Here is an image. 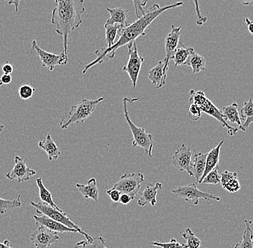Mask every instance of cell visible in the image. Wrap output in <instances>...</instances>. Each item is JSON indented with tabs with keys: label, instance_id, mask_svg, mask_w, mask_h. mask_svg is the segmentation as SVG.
I'll list each match as a JSON object with an SVG mask.
<instances>
[{
	"label": "cell",
	"instance_id": "cell-48",
	"mask_svg": "<svg viewBox=\"0 0 253 248\" xmlns=\"http://www.w3.org/2000/svg\"><path fill=\"white\" fill-rule=\"evenodd\" d=\"M1 85H2V83H1V81H0V86ZM4 125L1 124V123H0V133H1L4 131Z\"/></svg>",
	"mask_w": 253,
	"mask_h": 248
},
{
	"label": "cell",
	"instance_id": "cell-24",
	"mask_svg": "<svg viewBox=\"0 0 253 248\" xmlns=\"http://www.w3.org/2000/svg\"><path fill=\"white\" fill-rule=\"evenodd\" d=\"M194 52L195 51L193 47H186L181 42H179V44L171 58L175 67L185 66L190 55Z\"/></svg>",
	"mask_w": 253,
	"mask_h": 248
},
{
	"label": "cell",
	"instance_id": "cell-28",
	"mask_svg": "<svg viewBox=\"0 0 253 248\" xmlns=\"http://www.w3.org/2000/svg\"><path fill=\"white\" fill-rule=\"evenodd\" d=\"M36 183H37L38 187H39V196L41 201L44 202V203L47 204V205H50V206L55 208V209L62 210L60 209V208L57 206L55 202L53 201L51 193L47 190L45 186H44L43 183H42V178L39 177L36 178Z\"/></svg>",
	"mask_w": 253,
	"mask_h": 248
},
{
	"label": "cell",
	"instance_id": "cell-35",
	"mask_svg": "<svg viewBox=\"0 0 253 248\" xmlns=\"http://www.w3.org/2000/svg\"><path fill=\"white\" fill-rule=\"evenodd\" d=\"M240 117L242 119L245 120L248 118H253V99H250L246 101L240 110Z\"/></svg>",
	"mask_w": 253,
	"mask_h": 248
},
{
	"label": "cell",
	"instance_id": "cell-43",
	"mask_svg": "<svg viewBox=\"0 0 253 248\" xmlns=\"http://www.w3.org/2000/svg\"><path fill=\"white\" fill-rule=\"evenodd\" d=\"M0 81L2 83V85L9 84V83L12 82V76H11V75H9V74H3L0 77Z\"/></svg>",
	"mask_w": 253,
	"mask_h": 248
},
{
	"label": "cell",
	"instance_id": "cell-26",
	"mask_svg": "<svg viewBox=\"0 0 253 248\" xmlns=\"http://www.w3.org/2000/svg\"><path fill=\"white\" fill-rule=\"evenodd\" d=\"M206 64L207 61L205 58L194 52L190 55L185 66H189L192 69L193 73L198 74L206 71Z\"/></svg>",
	"mask_w": 253,
	"mask_h": 248
},
{
	"label": "cell",
	"instance_id": "cell-34",
	"mask_svg": "<svg viewBox=\"0 0 253 248\" xmlns=\"http://www.w3.org/2000/svg\"><path fill=\"white\" fill-rule=\"evenodd\" d=\"M150 246H156L161 248H186L185 244L177 242L175 238H172L169 243H161L159 241H153L150 243Z\"/></svg>",
	"mask_w": 253,
	"mask_h": 248
},
{
	"label": "cell",
	"instance_id": "cell-8",
	"mask_svg": "<svg viewBox=\"0 0 253 248\" xmlns=\"http://www.w3.org/2000/svg\"><path fill=\"white\" fill-rule=\"evenodd\" d=\"M172 193L180 198L183 199L185 201L192 202L193 205H198L199 200H204L210 202V200L220 201V197L213 195L207 192H202L198 189L195 183L188 184L186 186H178L171 191Z\"/></svg>",
	"mask_w": 253,
	"mask_h": 248
},
{
	"label": "cell",
	"instance_id": "cell-4",
	"mask_svg": "<svg viewBox=\"0 0 253 248\" xmlns=\"http://www.w3.org/2000/svg\"><path fill=\"white\" fill-rule=\"evenodd\" d=\"M138 100H140V98H136V99L125 98L123 99L125 118H126L128 126H129L131 132H132V137H133L132 146L134 147L139 146V147L142 148L145 151V153H147L148 155L151 158L153 157V142H154V137H153V134L145 132V129L144 128H140L136 126L131 121L129 114H128L127 104L129 103V104H132V103Z\"/></svg>",
	"mask_w": 253,
	"mask_h": 248
},
{
	"label": "cell",
	"instance_id": "cell-3",
	"mask_svg": "<svg viewBox=\"0 0 253 248\" xmlns=\"http://www.w3.org/2000/svg\"><path fill=\"white\" fill-rule=\"evenodd\" d=\"M189 94V101L191 104L197 105L200 108L202 113L213 117L218 122H219L223 128H226L229 137H233V136L236 135L239 129L237 128L229 126L220 110L216 108V106L210 99H207L203 91H196L195 90L192 89L190 91Z\"/></svg>",
	"mask_w": 253,
	"mask_h": 248
},
{
	"label": "cell",
	"instance_id": "cell-40",
	"mask_svg": "<svg viewBox=\"0 0 253 248\" xmlns=\"http://www.w3.org/2000/svg\"><path fill=\"white\" fill-rule=\"evenodd\" d=\"M107 194L110 197L111 200L114 202H119L121 192H119L118 189L111 188L107 191Z\"/></svg>",
	"mask_w": 253,
	"mask_h": 248
},
{
	"label": "cell",
	"instance_id": "cell-6",
	"mask_svg": "<svg viewBox=\"0 0 253 248\" xmlns=\"http://www.w3.org/2000/svg\"><path fill=\"white\" fill-rule=\"evenodd\" d=\"M31 205L36 208V213H39V214L46 215L47 217L57 221V222L63 224V225L69 227V228L77 230L79 234L85 237V238H86V241L88 242H92L94 241V238H93L91 235L85 233L79 225H77V224L74 223L73 221H71V219L68 217L67 213H64L62 210L55 209V208H52L50 205H47V204L42 202H39V203L31 202Z\"/></svg>",
	"mask_w": 253,
	"mask_h": 248
},
{
	"label": "cell",
	"instance_id": "cell-38",
	"mask_svg": "<svg viewBox=\"0 0 253 248\" xmlns=\"http://www.w3.org/2000/svg\"><path fill=\"white\" fill-rule=\"evenodd\" d=\"M202 114V112L200 108L196 104H191L189 108V113H188V116H189L190 120L193 121H197L200 119Z\"/></svg>",
	"mask_w": 253,
	"mask_h": 248
},
{
	"label": "cell",
	"instance_id": "cell-39",
	"mask_svg": "<svg viewBox=\"0 0 253 248\" xmlns=\"http://www.w3.org/2000/svg\"><path fill=\"white\" fill-rule=\"evenodd\" d=\"M195 4L196 10V23L198 26H202L204 24L207 23V17L206 16L202 15L201 12L200 7H199V0H193Z\"/></svg>",
	"mask_w": 253,
	"mask_h": 248
},
{
	"label": "cell",
	"instance_id": "cell-42",
	"mask_svg": "<svg viewBox=\"0 0 253 248\" xmlns=\"http://www.w3.org/2000/svg\"><path fill=\"white\" fill-rule=\"evenodd\" d=\"M132 199L129 194H121L120 197V200H119V202L123 204V205H128L131 201H132Z\"/></svg>",
	"mask_w": 253,
	"mask_h": 248
},
{
	"label": "cell",
	"instance_id": "cell-1",
	"mask_svg": "<svg viewBox=\"0 0 253 248\" xmlns=\"http://www.w3.org/2000/svg\"><path fill=\"white\" fill-rule=\"evenodd\" d=\"M183 4V1H178V2L173 3L170 5L163 7H161L158 4H153L150 9L146 10L145 15L142 16L140 18H137V20H135L134 23L128 25L126 28L122 29L120 32L121 34H120L118 40L115 42L112 46L102 47V48L96 50L95 54L97 55V58L92 62L88 63V65H85L84 69L82 71V73H86L88 69L96 65L102 64L104 61H107L115 58V53L118 48L132 43L139 37H144L146 35L145 30L160 15H162L166 11L181 7Z\"/></svg>",
	"mask_w": 253,
	"mask_h": 248
},
{
	"label": "cell",
	"instance_id": "cell-10",
	"mask_svg": "<svg viewBox=\"0 0 253 248\" xmlns=\"http://www.w3.org/2000/svg\"><path fill=\"white\" fill-rule=\"evenodd\" d=\"M33 50H35L39 55L42 67L47 68L48 71H53L56 66H65L68 63V55L64 52L59 55L48 53L39 47L36 40L32 42V48L29 54H31Z\"/></svg>",
	"mask_w": 253,
	"mask_h": 248
},
{
	"label": "cell",
	"instance_id": "cell-25",
	"mask_svg": "<svg viewBox=\"0 0 253 248\" xmlns=\"http://www.w3.org/2000/svg\"><path fill=\"white\" fill-rule=\"evenodd\" d=\"M221 113L225 118L226 121L236 124L240 127L242 125L241 118L238 111V105L236 103H233L227 106H224L221 108Z\"/></svg>",
	"mask_w": 253,
	"mask_h": 248
},
{
	"label": "cell",
	"instance_id": "cell-22",
	"mask_svg": "<svg viewBox=\"0 0 253 248\" xmlns=\"http://www.w3.org/2000/svg\"><path fill=\"white\" fill-rule=\"evenodd\" d=\"M76 186L85 200L91 199L95 202L99 200V189L96 184V178H90L87 184H76Z\"/></svg>",
	"mask_w": 253,
	"mask_h": 248
},
{
	"label": "cell",
	"instance_id": "cell-33",
	"mask_svg": "<svg viewBox=\"0 0 253 248\" xmlns=\"http://www.w3.org/2000/svg\"><path fill=\"white\" fill-rule=\"evenodd\" d=\"M219 169V166L213 169L211 172H209L202 180V184H213V185L219 184L221 181V177L219 175V172H218Z\"/></svg>",
	"mask_w": 253,
	"mask_h": 248
},
{
	"label": "cell",
	"instance_id": "cell-17",
	"mask_svg": "<svg viewBox=\"0 0 253 248\" xmlns=\"http://www.w3.org/2000/svg\"><path fill=\"white\" fill-rule=\"evenodd\" d=\"M163 184L157 182L153 185L152 184H148L142 192L141 197L137 200L139 206L144 207L150 204L152 206H155L157 203L158 191L162 189Z\"/></svg>",
	"mask_w": 253,
	"mask_h": 248
},
{
	"label": "cell",
	"instance_id": "cell-20",
	"mask_svg": "<svg viewBox=\"0 0 253 248\" xmlns=\"http://www.w3.org/2000/svg\"><path fill=\"white\" fill-rule=\"evenodd\" d=\"M220 183L222 187L230 193H235L240 190V182L236 172H231L226 170L221 174Z\"/></svg>",
	"mask_w": 253,
	"mask_h": 248
},
{
	"label": "cell",
	"instance_id": "cell-36",
	"mask_svg": "<svg viewBox=\"0 0 253 248\" xmlns=\"http://www.w3.org/2000/svg\"><path fill=\"white\" fill-rule=\"evenodd\" d=\"M35 91H36V88H33L30 85H20L18 88V93L20 99L24 101H27L31 99L34 94Z\"/></svg>",
	"mask_w": 253,
	"mask_h": 248
},
{
	"label": "cell",
	"instance_id": "cell-13",
	"mask_svg": "<svg viewBox=\"0 0 253 248\" xmlns=\"http://www.w3.org/2000/svg\"><path fill=\"white\" fill-rule=\"evenodd\" d=\"M191 162H192V154L189 146L184 143L179 145L177 147L175 154L172 157V164L174 168L178 171H186L191 177H193L191 172Z\"/></svg>",
	"mask_w": 253,
	"mask_h": 248
},
{
	"label": "cell",
	"instance_id": "cell-9",
	"mask_svg": "<svg viewBox=\"0 0 253 248\" xmlns=\"http://www.w3.org/2000/svg\"><path fill=\"white\" fill-rule=\"evenodd\" d=\"M126 46L128 47L129 59H128L126 66L123 68V70L126 71L129 75L131 83L134 88L137 85V80H138L139 75L141 71L142 65L145 59L139 55L136 41L132 43L128 44Z\"/></svg>",
	"mask_w": 253,
	"mask_h": 248
},
{
	"label": "cell",
	"instance_id": "cell-21",
	"mask_svg": "<svg viewBox=\"0 0 253 248\" xmlns=\"http://www.w3.org/2000/svg\"><path fill=\"white\" fill-rule=\"evenodd\" d=\"M194 157L191 162V172L193 177L197 179V183L203 176L205 173L206 167V157L207 154H204L203 152H198L194 148Z\"/></svg>",
	"mask_w": 253,
	"mask_h": 248
},
{
	"label": "cell",
	"instance_id": "cell-11",
	"mask_svg": "<svg viewBox=\"0 0 253 248\" xmlns=\"http://www.w3.org/2000/svg\"><path fill=\"white\" fill-rule=\"evenodd\" d=\"M30 238L36 248H50L60 239L58 233L42 225H38L37 230L31 234Z\"/></svg>",
	"mask_w": 253,
	"mask_h": 248
},
{
	"label": "cell",
	"instance_id": "cell-16",
	"mask_svg": "<svg viewBox=\"0 0 253 248\" xmlns=\"http://www.w3.org/2000/svg\"><path fill=\"white\" fill-rule=\"evenodd\" d=\"M34 219L36 220V224L38 225H42L52 231L55 233H79L77 230L69 228L63 224L57 222L54 219L47 217L46 215L42 214L41 216L34 215Z\"/></svg>",
	"mask_w": 253,
	"mask_h": 248
},
{
	"label": "cell",
	"instance_id": "cell-27",
	"mask_svg": "<svg viewBox=\"0 0 253 248\" xmlns=\"http://www.w3.org/2000/svg\"><path fill=\"white\" fill-rule=\"evenodd\" d=\"M253 222L251 219H245V230L243 235V239L240 243H237L234 248H253V230L251 227Z\"/></svg>",
	"mask_w": 253,
	"mask_h": 248
},
{
	"label": "cell",
	"instance_id": "cell-12",
	"mask_svg": "<svg viewBox=\"0 0 253 248\" xmlns=\"http://www.w3.org/2000/svg\"><path fill=\"white\" fill-rule=\"evenodd\" d=\"M27 159L16 156L15 157V166L10 172L6 175L8 179L12 181L17 179L18 182L29 181L32 177L36 175V172L30 168L26 164Z\"/></svg>",
	"mask_w": 253,
	"mask_h": 248
},
{
	"label": "cell",
	"instance_id": "cell-19",
	"mask_svg": "<svg viewBox=\"0 0 253 248\" xmlns=\"http://www.w3.org/2000/svg\"><path fill=\"white\" fill-rule=\"evenodd\" d=\"M224 141H221L219 144L212 148L210 152L207 153V157H206V167L205 173L203 176L201 178L199 181V184H202V180L205 177L206 175L211 172L213 169L216 168V167H219V156H220V151L221 146L224 144Z\"/></svg>",
	"mask_w": 253,
	"mask_h": 248
},
{
	"label": "cell",
	"instance_id": "cell-23",
	"mask_svg": "<svg viewBox=\"0 0 253 248\" xmlns=\"http://www.w3.org/2000/svg\"><path fill=\"white\" fill-rule=\"evenodd\" d=\"M39 146L46 152L50 161L57 160L61 156V149L57 146L50 134H47L45 140L39 142Z\"/></svg>",
	"mask_w": 253,
	"mask_h": 248
},
{
	"label": "cell",
	"instance_id": "cell-44",
	"mask_svg": "<svg viewBox=\"0 0 253 248\" xmlns=\"http://www.w3.org/2000/svg\"><path fill=\"white\" fill-rule=\"evenodd\" d=\"M7 1L9 5H14L15 7V12H18L19 7H20V2L22 0H4Z\"/></svg>",
	"mask_w": 253,
	"mask_h": 248
},
{
	"label": "cell",
	"instance_id": "cell-46",
	"mask_svg": "<svg viewBox=\"0 0 253 248\" xmlns=\"http://www.w3.org/2000/svg\"><path fill=\"white\" fill-rule=\"evenodd\" d=\"M0 248H13L11 247L9 241H4L3 243H0Z\"/></svg>",
	"mask_w": 253,
	"mask_h": 248
},
{
	"label": "cell",
	"instance_id": "cell-15",
	"mask_svg": "<svg viewBox=\"0 0 253 248\" xmlns=\"http://www.w3.org/2000/svg\"><path fill=\"white\" fill-rule=\"evenodd\" d=\"M169 69V65L166 64L164 61H160L155 67L148 71V78L158 89L166 85Z\"/></svg>",
	"mask_w": 253,
	"mask_h": 248
},
{
	"label": "cell",
	"instance_id": "cell-47",
	"mask_svg": "<svg viewBox=\"0 0 253 248\" xmlns=\"http://www.w3.org/2000/svg\"><path fill=\"white\" fill-rule=\"evenodd\" d=\"M237 1H240L243 5L253 6V0H237Z\"/></svg>",
	"mask_w": 253,
	"mask_h": 248
},
{
	"label": "cell",
	"instance_id": "cell-41",
	"mask_svg": "<svg viewBox=\"0 0 253 248\" xmlns=\"http://www.w3.org/2000/svg\"><path fill=\"white\" fill-rule=\"evenodd\" d=\"M13 66L9 62H6L1 66V71L4 72V74H9V75H11V73L13 72Z\"/></svg>",
	"mask_w": 253,
	"mask_h": 248
},
{
	"label": "cell",
	"instance_id": "cell-45",
	"mask_svg": "<svg viewBox=\"0 0 253 248\" xmlns=\"http://www.w3.org/2000/svg\"><path fill=\"white\" fill-rule=\"evenodd\" d=\"M245 23H246L247 26H248V30L249 31L251 35L253 34V23L251 21L249 18L245 19Z\"/></svg>",
	"mask_w": 253,
	"mask_h": 248
},
{
	"label": "cell",
	"instance_id": "cell-32",
	"mask_svg": "<svg viewBox=\"0 0 253 248\" xmlns=\"http://www.w3.org/2000/svg\"><path fill=\"white\" fill-rule=\"evenodd\" d=\"M74 248H107L106 246V241L103 237L94 238L92 242L82 241L79 242L74 246Z\"/></svg>",
	"mask_w": 253,
	"mask_h": 248
},
{
	"label": "cell",
	"instance_id": "cell-30",
	"mask_svg": "<svg viewBox=\"0 0 253 248\" xmlns=\"http://www.w3.org/2000/svg\"><path fill=\"white\" fill-rule=\"evenodd\" d=\"M20 197H21V195H18L17 198L12 200L0 198V214H4L9 210L20 208L22 206Z\"/></svg>",
	"mask_w": 253,
	"mask_h": 248
},
{
	"label": "cell",
	"instance_id": "cell-18",
	"mask_svg": "<svg viewBox=\"0 0 253 248\" xmlns=\"http://www.w3.org/2000/svg\"><path fill=\"white\" fill-rule=\"evenodd\" d=\"M107 10L110 13V17L106 21L104 25H120L122 28H126L128 24L126 22L129 11L122 7L116 8H107Z\"/></svg>",
	"mask_w": 253,
	"mask_h": 248
},
{
	"label": "cell",
	"instance_id": "cell-5",
	"mask_svg": "<svg viewBox=\"0 0 253 248\" xmlns=\"http://www.w3.org/2000/svg\"><path fill=\"white\" fill-rule=\"evenodd\" d=\"M104 100L101 97L96 100L83 99L77 105L72 106L68 113L67 119L63 118L60 122L61 129H68L76 124H83L94 113L96 106Z\"/></svg>",
	"mask_w": 253,
	"mask_h": 248
},
{
	"label": "cell",
	"instance_id": "cell-37",
	"mask_svg": "<svg viewBox=\"0 0 253 248\" xmlns=\"http://www.w3.org/2000/svg\"><path fill=\"white\" fill-rule=\"evenodd\" d=\"M148 1L149 0H132L134 12H135V15L137 16V18H140L142 16L145 15L146 10L143 9V7L147 5Z\"/></svg>",
	"mask_w": 253,
	"mask_h": 248
},
{
	"label": "cell",
	"instance_id": "cell-14",
	"mask_svg": "<svg viewBox=\"0 0 253 248\" xmlns=\"http://www.w3.org/2000/svg\"><path fill=\"white\" fill-rule=\"evenodd\" d=\"M182 26L176 27L171 25V31L166 35L165 39L166 58L164 62L169 65L177 47L180 42Z\"/></svg>",
	"mask_w": 253,
	"mask_h": 248
},
{
	"label": "cell",
	"instance_id": "cell-2",
	"mask_svg": "<svg viewBox=\"0 0 253 248\" xmlns=\"http://www.w3.org/2000/svg\"><path fill=\"white\" fill-rule=\"evenodd\" d=\"M55 7L51 16V24L55 31L63 37V48L69 53V36L83 23L82 15L84 13V0H54Z\"/></svg>",
	"mask_w": 253,
	"mask_h": 248
},
{
	"label": "cell",
	"instance_id": "cell-7",
	"mask_svg": "<svg viewBox=\"0 0 253 248\" xmlns=\"http://www.w3.org/2000/svg\"><path fill=\"white\" fill-rule=\"evenodd\" d=\"M144 181L145 177L142 172L125 174L120 177L118 182L114 184L112 188L118 189L121 194H129L133 200L136 198L137 193L140 192Z\"/></svg>",
	"mask_w": 253,
	"mask_h": 248
},
{
	"label": "cell",
	"instance_id": "cell-31",
	"mask_svg": "<svg viewBox=\"0 0 253 248\" xmlns=\"http://www.w3.org/2000/svg\"><path fill=\"white\" fill-rule=\"evenodd\" d=\"M181 236L186 240V244H185L186 248H200L202 246V242L190 228L186 229L184 233H182Z\"/></svg>",
	"mask_w": 253,
	"mask_h": 248
},
{
	"label": "cell",
	"instance_id": "cell-29",
	"mask_svg": "<svg viewBox=\"0 0 253 248\" xmlns=\"http://www.w3.org/2000/svg\"><path fill=\"white\" fill-rule=\"evenodd\" d=\"M104 28H105V38L107 47H110L115 43V39L123 28L120 25H104Z\"/></svg>",
	"mask_w": 253,
	"mask_h": 248
}]
</instances>
